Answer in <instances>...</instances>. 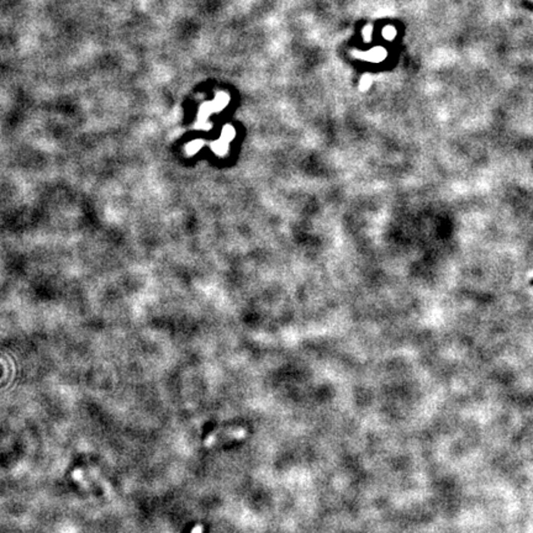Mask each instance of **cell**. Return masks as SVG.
<instances>
[{"mask_svg": "<svg viewBox=\"0 0 533 533\" xmlns=\"http://www.w3.org/2000/svg\"><path fill=\"white\" fill-rule=\"evenodd\" d=\"M246 436V432L243 430H233V431H223V432H214L209 438L205 441V446L210 447L214 446L220 441L225 440H233V438H243Z\"/></svg>", "mask_w": 533, "mask_h": 533, "instance_id": "cell-1", "label": "cell"}, {"mask_svg": "<svg viewBox=\"0 0 533 533\" xmlns=\"http://www.w3.org/2000/svg\"><path fill=\"white\" fill-rule=\"evenodd\" d=\"M386 50L383 47H376L371 48L369 52H367V55H364V57H368V61L371 62H380L383 59L386 58Z\"/></svg>", "mask_w": 533, "mask_h": 533, "instance_id": "cell-2", "label": "cell"}, {"mask_svg": "<svg viewBox=\"0 0 533 533\" xmlns=\"http://www.w3.org/2000/svg\"><path fill=\"white\" fill-rule=\"evenodd\" d=\"M73 479L75 481H78V483L80 484V485L83 486L84 489L87 490H93V485H91L90 480H89V478L87 475H85L84 472L83 470H74L73 472Z\"/></svg>", "mask_w": 533, "mask_h": 533, "instance_id": "cell-3", "label": "cell"}, {"mask_svg": "<svg viewBox=\"0 0 533 533\" xmlns=\"http://www.w3.org/2000/svg\"><path fill=\"white\" fill-rule=\"evenodd\" d=\"M396 34H397L396 29L391 25L385 26V28L383 29V31H381V35H383L384 39L387 40V41H392V40L396 37Z\"/></svg>", "mask_w": 533, "mask_h": 533, "instance_id": "cell-4", "label": "cell"}, {"mask_svg": "<svg viewBox=\"0 0 533 533\" xmlns=\"http://www.w3.org/2000/svg\"><path fill=\"white\" fill-rule=\"evenodd\" d=\"M371 34H373V30H371L370 26H367V28H364V30H363V36H364V41H370Z\"/></svg>", "mask_w": 533, "mask_h": 533, "instance_id": "cell-5", "label": "cell"}, {"mask_svg": "<svg viewBox=\"0 0 533 533\" xmlns=\"http://www.w3.org/2000/svg\"><path fill=\"white\" fill-rule=\"evenodd\" d=\"M192 533H203V526H200V524H198V526H195L193 528Z\"/></svg>", "mask_w": 533, "mask_h": 533, "instance_id": "cell-6", "label": "cell"}, {"mask_svg": "<svg viewBox=\"0 0 533 533\" xmlns=\"http://www.w3.org/2000/svg\"><path fill=\"white\" fill-rule=\"evenodd\" d=\"M528 284H529V287H533V278L531 279V281H529Z\"/></svg>", "mask_w": 533, "mask_h": 533, "instance_id": "cell-7", "label": "cell"}]
</instances>
